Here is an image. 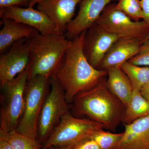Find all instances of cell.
Masks as SVG:
<instances>
[{"label":"cell","mask_w":149,"mask_h":149,"mask_svg":"<svg viewBox=\"0 0 149 149\" xmlns=\"http://www.w3.org/2000/svg\"><path fill=\"white\" fill-rule=\"evenodd\" d=\"M87 30L72 41L55 77L71 103L77 94L93 89L107 75V71L92 66L84 54Z\"/></svg>","instance_id":"obj_1"},{"label":"cell","mask_w":149,"mask_h":149,"mask_svg":"<svg viewBox=\"0 0 149 149\" xmlns=\"http://www.w3.org/2000/svg\"><path fill=\"white\" fill-rule=\"evenodd\" d=\"M107 77L93 89L77 94L73 109L77 115L88 116L115 132L123 123L126 108L108 88Z\"/></svg>","instance_id":"obj_2"},{"label":"cell","mask_w":149,"mask_h":149,"mask_svg":"<svg viewBox=\"0 0 149 149\" xmlns=\"http://www.w3.org/2000/svg\"><path fill=\"white\" fill-rule=\"evenodd\" d=\"M27 40L29 54L25 69L27 80L37 75L50 79L54 76L72 41L65 35H42L38 31Z\"/></svg>","instance_id":"obj_3"},{"label":"cell","mask_w":149,"mask_h":149,"mask_svg":"<svg viewBox=\"0 0 149 149\" xmlns=\"http://www.w3.org/2000/svg\"><path fill=\"white\" fill-rule=\"evenodd\" d=\"M50 79L37 75L27 80L24 92V110L16 130L37 140L39 117L49 92Z\"/></svg>","instance_id":"obj_4"},{"label":"cell","mask_w":149,"mask_h":149,"mask_svg":"<svg viewBox=\"0 0 149 149\" xmlns=\"http://www.w3.org/2000/svg\"><path fill=\"white\" fill-rule=\"evenodd\" d=\"M104 128L101 123L91 119L75 117L69 111L61 118L58 125L43 142L42 148L67 146Z\"/></svg>","instance_id":"obj_5"},{"label":"cell","mask_w":149,"mask_h":149,"mask_svg":"<svg viewBox=\"0 0 149 149\" xmlns=\"http://www.w3.org/2000/svg\"><path fill=\"white\" fill-rule=\"evenodd\" d=\"M28 79L26 70L1 87L0 131L16 130L24 110V92Z\"/></svg>","instance_id":"obj_6"},{"label":"cell","mask_w":149,"mask_h":149,"mask_svg":"<svg viewBox=\"0 0 149 149\" xmlns=\"http://www.w3.org/2000/svg\"><path fill=\"white\" fill-rule=\"evenodd\" d=\"M95 24L119 38L145 41L149 33V25L146 22L132 20L118 9L115 3H110L105 8Z\"/></svg>","instance_id":"obj_7"},{"label":"cell","mask_w":149,"mask_h":149,"mask_svg":"<svg viewBox=\"0 0 149 149\" xmlns=\"http://www.w3.org/2000/svg\"><path fill=\"white\" fill-rule=\"evenodd\" d=\"M51 89L46 97L39 117L38 136L44 142L61 118L69 111L64 92L55 76L50 80Z\"/></svg>","instance_id":"obj_8"},{"label":"cell","mask_w":149,"mask_h":149,"mask_svg":"<svg viewBox=\"0 0 149 149\" xmlns=\"http://www.w3.org/2000/svg\"><path fill=\"white\" fill-rule=\"evenodd\" d=\"M29 61L27 39L19 40L0 56L1 87L13 80L27 68Z\"/></svg>","instance_id":"obj_9"},{"label":"cell","mask_w":149,"mask_h":149,"mask_svg":"<svg viewBox=\"0 0 149 149\" xmlns=\"http://www.w3.org/2000/svg\"><path fill=\"white\" fill-rule=\"evenodd\" d=\"M116 0H81L77 15L66 27L65 35L72 41L94 25L104 9Z\"/></svg>","instance_id":"obj_10"},{"label":"cell","mask_w":149,"mask_h":149,"mask_svg":"<svg viewBox=\"0 0 149 149\" xmlns=\"http://www.w3.org/2000/svg\"><path fill=\"white\" fill-rule=\"evenodd\" d=\"M120 39L95 24L87 30L83 51L90 64L97 69L112 46Z\"/></svg>","instance_id":"obj_11"},{"label":"cell","mask_w":149,"mask_h":149,"mask_svg":"<svg viewBox=\"0 0 149 149\" xmlns=\"http://www.w3.org/2000/svg\"><path fill=\"white\" fill-rule=\"evenodd\" d=\"M0 17L33 27L42 35L59 34L54 23L45 14L33 8L13 6L1 9Z\"/></svg>","instance_id":"obj_12"},{"label":"cell","mask_w":149,"mask_h":149,"mask_svg":"<svg viewBox=\"0 0 149 149\" xmlns=\"http://www.w3.org/2000/svg\"><path fill=\"white\" fill-rule=\"evenodd\" d=\"M81 0H43L37 9L45 14L56 26L60 35H65L73 19L76 6Z\"/></svg>","instance_id":"obj_13"},{"label":"cell","mask_w":149,"mask_h":149,"mask_svg":"<svg viewBox=\"0 0 149 149\" xmlns=\"http://www.w3.org/2000/svg\"><path fill=\"white\" fill-rule=\"evenodd\" d=\"M144 42L139 39L120 38L112 46L97 69L107 70L121 66L139 53Z\"/></svg>","instance_id":"obj_14"},{"label":"cell","mask_w":149,"mask_h":149,"mask_svg":"<svg viewBox=\"0 0 149 149\" xmlns=\"http://www.w3.org/2000/svg\"><path fill=\"white\" fill-rule=\"evenodd\" d=\"M123 125V136L113 149H149V115Z\"/></svg>","instance_id":"obj_15"},{"label":"cell","mask_w":149,"mask_h":149,"mask_svg":"<svg viewBox=\"0 0 149 149\" xmlns=\"http://www.w3.org/2000/svg\"><path fill=\"white\" fill-rule=\"evenodd\" d=\"M3 26L0 31V54L4 53L19 40L28 39L36 29L10 19H2Z\"/></svg>","instance_id":"obj_16"},{"label":"cell","mask_w":149,"mask_h":149,"mask_svg":"<svg viewBox=\"0 0 149 149\" xmlns=\"http://www.w3.org/2000/svg\"><path fill=\"white\" fill-rule=\"evenodd\" d=\"M107 71L108 88L126 108L134 90L129 78L120 66L111 68Z\"/></svg>","instance_id":"obj_17"},{"label":"cell","mask_w":149,"mask_h":149,"mask_svg":"<svg viewBox=\"0 0 149 149\" xmlns=\"http://www.w3.org/2000/svg\"><path fill=\"white\" fill-rule=\"evenodd\" d=\"M149 115V102L140 91L133 90L126 107L123 123L128 124Z\"/></svg>","instance_id":"obj_18"},{"label":"cell","mask_w":149,"mask_h":149,"mask_svg":"<svg viewBox=\"0 0 149 149\" xmlns=\"http://www.w3.org/2000/svg\"><path fill=\"white\" fill-rule=\"evenodd\" d=\"M120 67L129 78L133 90L140 91L149 83V66H139L126 62Z\"/></svg>","instance_id":"obj_19"},{"label":"cell","mask_w":149,"mask_h":149,"mask_svg":"<svg viewBox=\"0 0 149 149\" xmlns=\"http://www.w3.org/2000/svg\"><path fill=\"white\" fill-rule=\"evenodd\" d=\"M0 139L6 141L14 149H39L40 141L19 133L16 130L9 132L0 131Z\"/></svg>","instance_id":"obj_20"},{"label":"cell","mask_w":149,"mask_h":149,"mask_svg":"<svg viewBox=\"0 0 149 149\" xmlns=\"http://www.w3.org/2000/svg\"><path fill=\"white\" fill-rule=\"evenodd\" d=\"M123 132L113 133L104 129L97 131L92 136L101 149H113L121 140Z\"/></svg>","instance_id":"obj_21"},{"label":"cell","mask_w":149,"mask_h":149,"mask_svg":"<svg viewBox=\"0 0 149 149\" xmlns=\"http://www.w3.org/2000/svg\"><path fill=\"white\" fill-rule=\"evenodd\" d=\"M116 7L134 21H141L143 18L141 0H118Z\"/></svg>","instance_id":"obj_22"},{"label":"cell","mask_w":149,"mask_h":149,"mask_svg":"<svg viewBox=\"0 0 149 149\" xmlns=\"http://www.w3.org/2000/svg\"><path fill=\"white\" fill-rule=\"evenodd\" d=\"M128 62L135 65L149 66V39L143 43L139 53Z\"/></svg>","instance_id":"obj_23"},{"label":"cell","mask_w":149,"mask_h":149,"mask_svg":"<svg viewBox=\"0 0 149 149\" xmlns=\"http://www.w3.org/2000/svg\"><path fill=\"white\" fill-rule=\"evenodd\" d=\"M64 147L65 149H101L92 136Z\"/></svg>","instance_id":"obj_24"},{"label":"cell","mask_w":149,"mask_h":149,"mask_svg":"<svg viewBox=\"0 0 149 149\" xmlns=\"http://www.w3.org/2000/svg\"><path fill=\"white\" fill-rule=\"evenodd\" d=\"M29 0H0V10L11 7L29 6Z\"/></svg>","instance_id":"obj_25"},{"label":"cell","mask_w":149,"mask_h":149,"mask_svg":"<svg viewBox=\"0 0 149 149\" xmlns=\"http://www.w3.org/2000/svg\"><path fill=\"white\" fill-rule=\"evenodd\" d=\"M141 3L143 15V20L149 25V0H141Z\"/></svg>","instance_id":"obj_26"},{"label":"cell","mask_w":149,"mask_h":149,"mask_svg":"<svg viewBox=\"0 0 149 149\" xmlns=\"http://www.w3.org/2000/svg\"><path fill=\"white\" fill-rule=\"evenodd\" d=\"M140 92L144 97L149 102V83L143 87Z\"/></svg>","instance_id":"obj_27"},{"label":"cell","mask_w":149,"mask_h":149,"mask_svg":"<svg viewBox=\"0 0 149 149\" xmlns=\"http://www.w3.org/2000/svg\"><path fill=\"white\" fill-rule=\"evenodd\" d=\"M0 149H14L6 141L0 139Z\"/></svg>","instance_id":"obj_28"},{"label":"cell","mask_w":149,"mask_h":149,"mask_svg":"<svg viewBox=\"0 0 149 149\" xmlns=\"http://www.w3.org/2000/svg\"><path fill=\"white\" fill-rule=\"evenodd\" d=\"M43 0H29V6L28 7L33 8L36 5H37L38 3H40Z\"/></svg>","instance_id":"obj_29"},{"label":"cell","mask_w":149,"mask_h":149,"mask_svg":"<svg viewBox=\"0 0 149 149\" xmlns=\"http://www.w3.org/2000/svg\"><path fill=\"white\" fill-rule=\"evenodd\" d=\"M46 149H65L64 147H51L50 148H48Z\"/></svg>","instance_id":"obj_30"},{"label":"cell","mask_w":149,"mask_h":149,"mask_svg":"<svg viewBox=\"0 0 149 149\" xmlns=\"http://www.w3.org/2000/svg\"><path fill=\"white\" fill-rule=\"evenodd\" d=\"M149 39V33L148 35V36H147V37H146V40H148V39Z\"/></svg>","instance_id":"obj_31"},{"label":"cell","mask_w":149,"mask_h":149,"mask_svg":"<svg viewBox=\"0 0 149 149\" xmlns=\"http://www.w3.org/2000/svg\"><path fill=\"white\" fill-rule=\"evenodd\" d=\"M39 149H42V148H40Z\"/></svg>","instance_id":"obj_32"},{"label":"cell","mask_w":149,"mask_h":149,"mask_svg":"<svg viewBox=\"0 0 149 149\" xmlns=\"http://www.w3.org/2000/svg\"></svg>","instance_id":"obj_33"}]
</instances>
